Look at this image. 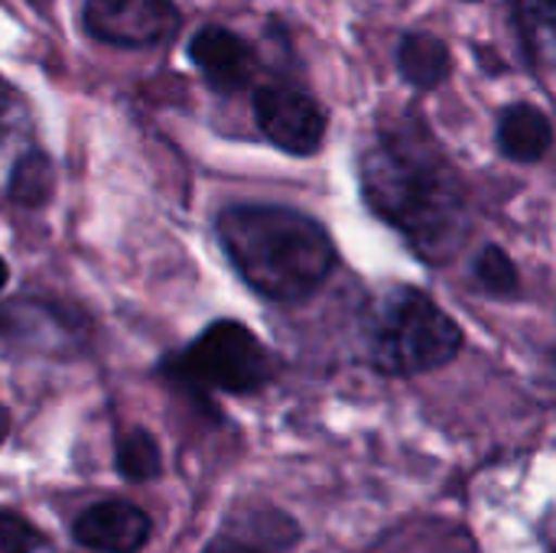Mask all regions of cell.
Masks as SVG:
<instances>
[{
  "label": "cell",
  "instance_id": "cell-1",
  "mask_svg": "<svg viewBox=\"0 0 556 553\" xmlns=\"http://www.w3.org/2000/svg\"><path fill=\"white\" fill-rule=\"evenodd\" d=\"M358 179L368 209L397 228L417 257L440 267L463 248L469 235L466 192L420 121L378 130L362 153Z\"/></svg>",
  "mask_w": 556,
  "mask_h": 553
},
{
  "label": "cell",
  "instance_id": "cell-2",
  "mask_svg": "<svg viewBox=\"0 0 556 553\" xmlns=\"http://www.w3.org/2000/svg\"><path fill=\"white\" fill-rule=\"evenodd\" d=\"M215 235L235 274L270 303H303L336 271L329 231L290 205H225L215 215Z\"/></svg>",
  "mask_w": 556,
  "mask_h": 553
},
{
  "label": "cell",
  "instance_id": "cell-3",
  "mask_svg": "<svg viewBox=\"0 0 556 553\" xmlns=\"http://www.w3.org/2000/svg\"><path fill=\"white\" fill-rule=\"evenodd\" d=\"M368 355L381 375L414 378L450 365L463 349L459 323L424 290L394 287L388 290L368 323Z\"/></svg>",
  "mask_w": 556,
  "mask_h": 553
},
{
  "label": "cell",
  "instance_id": "cell-4",
  "mask_svg": "<svg viewBox=\"0 0 556 553\" xmlns=\"http://www.w3.org/2000/svg\"><path fill=\"white\" fill-rule=\"evenodd\" d=\"M163 368L189 388L222 394H254L274 378L270 352L238 319H218L205 326V332Z\"/></svg>",
  "mask_w": 556,
  "mask_h": 553
},
{
  "label": "cell",
  "instance_id": "cell-5",
  "mask_svg": "<svg viewBox=\"0 0 556 553\" xmlns=\"http://www.w3.org/2000/svg\"><path fill=\"white\" fill-rule=\"evenodd\" d=\"M182 16L173 0H85L81 26L114 49H153L176 36Z\"/></svg>",
  "mask_w": 556,
  "mask_h": 553
},
{
  "label": "cell",
  "instance_id": "cell-6",
  "mask_svg": "<svg viewBox=\"0 0 556 553\" xmlns=\"http://www.w3.org/2000/svg\"><path fill=\"white\" fill-rule=\"evenodd\" d=\"M254 121L261 134L290 156H313L326 140V108L303 88L270 81L254 91Z\"/></svg>",
  "mask_w": 556,
  "mask_h": 553
},
{
  "label": "cell",
  "instance_id": "cell-7",
  "mask_svg": "<svg viewBox=\"0 0 556 553\" xmlns=\"http://www.w3.org/2000/svg\"><path fill=\"white\" fill-rule=\"evenodd\" d=\"M189 62L218 95H238L251 85L257 72V55L228 26H202L189 39Z\"/></svg>",
  "mask_w": 556,
  "mask_h": 553
},
{
  "label": "cell",
  "instance_id": "cell-8",
  "mask_svg": "<svg viewBox=\"0 0 556 553\" xmlns=\"http://www.w3.org/2000/svg\"><path fill=\"white\" fill-rule=\"evenodd\" d=\"M150 515L127 499L94 502L72 525L75 541L94 553H137L150 541Z\"/></svg>",
  "mask_w": 556,
  "mask_h": 553
},
{
  "label": "cell",
  "instance_id": "cell-9",
  "mask_svg": "<svg viewBox=\"0 0 556 553\" xmlns=\"http://www.w3.org/2000/svg\"><path fill=\"white\" fill-rule=\"evenodd\" d=\"M495 143H498V153L511 163H541L554 147L551 114L531 101H515L502 108Z\"/></svg>",
  "mask_w": 556,
  "mask_h": 553
},
{
  "label": "cell",
  "instance_id": "cell-10",
  "mask_svg": "<svg viewBox=\"0 0 556 553\" xmlns=\"http://www.w3.org/2000/svg\"><path fill=\"white\" fill-rule=\"evenodd\" d=\"M397 72L407 85L420 91L440 88L453 72L450 46L427 29H410L397 42Z\"/></svg>",
  "mask_w": 556,
  "mask_h": 553
},
{
  "label": "cell",
  "instance_id": "cell-11",
  "mask_svg": "<svg viewBox=\"0 0 556 553\" xmlns=\"http://www.w3.org/2000/svg\"><path fill=\"white\" fill-rule=\"evenodd\" d=\"M55 192V166L49 153L42 150H26L16 156L10 176H7V196L10 202L23 209H42Z\"/></svg>",
  "mask_w": 556,
  "mask_h": 553
},
{
  "label": "cell",
  "instance_id": "cell-12",
  "mask_svg": "<svg viewBox=\"0 0 556 553\" xmlns=\"http://www.w3.org/2000/svg\"><path fill=\"white\" fill-rule=\"evenodd\" d=\"M515 26L531 65H547L554 55L556 0H515Z\"/></svg>",
  "mask_w": 556,
  "mask_h": 553
},
{
  "label": "cell",
  "instance_id": "cell-13",
  "mask_svg": "<svg viewBox=\"0 0 556 553\" xmlns=\"http://www.w3.org/2000/svg\"><path fill=\"white\" fill-rule=\"evenodd\" d=\"M114 463L117 473L130 482H150L163 473V453L156 447V440L147 430H130L117 440L114 450Z\"/></svg>",
  "mask_w": 556,
  "mask_h": 553
},
{
  "label": "cell",
  "instance_id": "cell-14",
  "mask_svg": "<svg viewBox=\"0 0 556 553\" xmlns=\"http://www.w3.org/2000/svg\"><path fill=\"white\" fill-rule=\"evenodd\" d=\"M472 277L482 287V293L495 297V300H511L521 290V274L511 261L508 251H502L498 244H485L472 264Z\"/></svg>",
  "mask_w": 556,
  "mask_h": 553
},
{
  "label": "cell",
  "instance_id": "cell-15",
  "mask_svg": "<svg viewBox=\"0 0 556 553\" xmlns=\"http://www.w3.org/2000/svg\"><path fill=\"white\" fill-rule=\"evenodd\" d=\"M42 544L39 528H33L20 512L0 508V553H36Z\"/></svg>",
  "mask_w": 556,
  "mask_h": 553
},
{
  "label": "cell",
  "instance_id": "cell-16",
  "mask_svg": "<svg viewBox=\"0 0 556 553\" xmlns=\"http://www.w3.org/2000/svg\"><path fill=\"white\" fill-rule=\"evenodd\" d=\"M205 553H261V551H254L251 544L235 541V538H215V541L205 548Z\"/></svg>",
  "mask_w": 556,
  "mask_h": 553
},
{
  "label": "cell",
  "instance_id": "cell-17",
  "mask_svg": "<svg viewBox=\"0 0 556 553\" xmlns=\"http://www.w3.org/2000/svg\"><path fill=\"white\" fill-rule=\"evenodd\" d=\"M13 101H16V91L7 85V78L0 75V117H7L13 111Z\"/></svg>",
  "mask_w": 556,
  "mask_h": 553
},
{
  "label": "cell",
  "instance_id": "cell-18",
  "mask_svg": "<svg viewBox=\"0 0 556 553\" xmlns=\"http://www.w3.org/2000/svg\"><path fill=\"white\" fill-rule=\"evenodd\" d=\"M7 430H10V414H7V411L0 407V440L7 437Z\"/></svg>",
  "mask_w": 556,
  "mask_h": 553
},
{
  "label": "cell",
  "instance_id": "cell-19",
  "mask_svg": "<svg viewBox=\"0 0 556 553\" xmlns=\"http://www.w3.org/2000/svg\"><path fill=\"white\" fill-rule=\"evenodd\" d=\"M7 280H10V267H7V261L0 257V290L7 287Z\"/></svg>",
  "mask_w": 556,
  "mask_h": 553
},
{
  "label": "cell",
  "instance_id": "cell-20",
  "mask_svg": "<svg viewBox=\"0 0 556 553\" xmlns=\"http://www.w3.org/2000/svg\"><path fill=\"white\" fill-rule=\"evenodd\" d=\"M469 3H476V0H469Z\"/></svg>",
  "mask_w": 556,
  "mask_h": 553
}]
</instances>
